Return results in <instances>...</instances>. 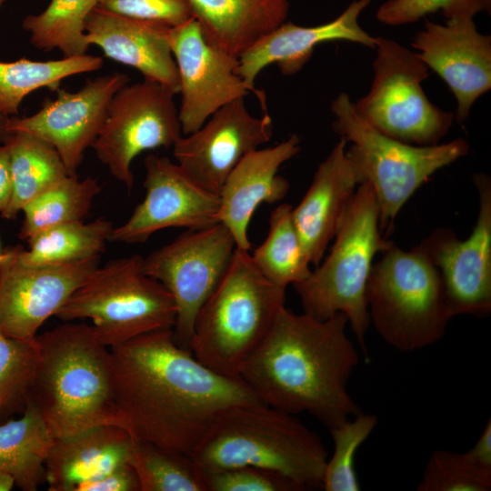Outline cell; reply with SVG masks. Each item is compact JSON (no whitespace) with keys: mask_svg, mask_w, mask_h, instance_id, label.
Returning <instances> with one entry per match:
<instances>
[{"mask_svg":"<svg viewBox=\"0 0 491 491\" xmlns=\"http://www.w3.org/2000/svg\"><path fill=\"white\" fill-rule=\"evenodd\" d=\"M145 167V198L124 224L114 226L109 241L144 243L165 228L199 230L218 223L219 195L193 181L177 164L148 155Z\"/></svg>","mask_w":491,"mask_h":491,"instance_id":"obj_15","label":"cell"},{"mask_svg":"<svg viewBox=\"0 0 491 491\" xmlns=\"http://www.w3.org/2000/svg\"><path fill=\"white\" fill-rule=\"evenodd\" d=\"M5 0H0V6L4 4Z\"/></svg>","mask_w":491,"mask_h":491,"instance_id":"obj_47","label":"cell"},{"mask_svg":"<svg viewBox=\"0 0 491 491\" xmlns=\"http://www.w3.org/2000/svg\"><path fill=\"white\" fill-rule=\"evenodd\" d=\"M38 362L36 337L15 338L0 330V414L25 406Z\"/></svg>","mask_w":491,"mask_h":491,"instance_id":"obj_35","label":"cell"},{"mask_svg":"<svg viewBox=\"0 0 491 491\" xmlns=\"http://www.w3.org/2000/svg\"><path fill=\"white\" fill-rule=\"evenodd\" d=\"M334 130L350 145L346 156L360 184L373 188L379 210L381 234H391L396 217L415 194L437 170L466 155L464 138L444 144L416 145L389 137L362 119L346 93L331 103Z\"/></svg>","mask_w":491,"mask_h":491,"instance_id":"obj_7","label":"cell"},{"mask_svg":"<svg viewBox=\"0 0 491 491\" xmlns=\"http://www.w3.org/2000/svg\"><path fill=\"white\" fill-rule=\"evenodd\" d=\"M171 27L118 15L96 7L85 25L88 45L139 71L144 79L179 94V77L170 45Z\"/></svg>","mask_w":491,"mask_h":491,"instance_id":"obj_22","label":"cell"},{"mask_svg":"<svg viewBox=\"0 0 491 491\" xmlns=\"http://www.w3.org/2000/svg\"><path fill=\"white\" fill-rule=\"evenodd\" d=\"M4 144L9 154L12 192L1 216L12 220L25 205L68 173L57 151L41 138L14 132Z\"/></svg>","mask_w":491,"mask_h":491,"instance_id":"obj_27","label":"cell"},{"mask_svg":"<svg viewBox=\"0 0 491 491\" xmlns=\"http://www.w3.org/2000/svg\"><path fill=\"white\" fill-rule=\"evenodd\" d=\"M176 308L172 296L143 271L139 255L97 266L55 316L65 321L90 319L107 347L143 334L173 329Z\"/></svg>","mask_w":491,"mask_h":491,"instance_id":"obj_9","label":"cell"},{"mask_svg":"<svg viewBox=\"0 0 491 491\" xmlns=\"http://www.w3.org/2000/svg\"><path fill=\"white\" fill-rule=\"evenodd\" d=\"M134 438L116 425L55 437L45 462L49 491H75L90 479L130 463Z\"/></svg>","mask_w":491,"mask_h":491,"instance_id":"obj_24","label":"cell"},{"mask_svg":"<svg viewBox=\"0 0 491 491\" xmlns=\"http://www.w3.org/2000/svg\"><path fill=\"white\" fill-rule=\"evenodd\" d=\"M55 436L38 413L26 403L23 416L0 425V471L13 476L24 491L45 482V462Z\"/></svg>","mask_w":491,"mask_h":491,"instance_id":"obj_26","label":"cell"},{"mask_svg":"<svg viewBox=\"0 0 491 491\" xmlns=\"http://www.w3.org/2000/svg\"><path fill=\"white\" fill-rule=\"evenodd\" d=\"M292 209L290 205L281 204L272 211L265 241L250 254L259 272L285 290L288 285L306 279L312 271L293 221Z\"/></svg>","mask_w":491,"mask_h":491,"instance_id":"obj_30","label":"cell"},{"mask_svg":"<svg viewBox=\"0 0 491 491\" xmlns=\"http://www.w3.org/2000/svg\"><path fill=\"white\" fill-rule=\"evenodd\" d=\"M474 17L426 19L411 46L429 69L448 85L456 100L455 118L465 122L475 102L491 88V37L479 33Z\"/></svg>","mask_w":491,"mask_h":491,"instance_id":"obj_19","label":"cell"},{"mask_svg":"<svg viewBox=\"0 0 491 491\" xmlns=\"http://www.w3.org/2000/svg\"><path fill=\"white\" fill-rule=\"evenodd\" d=\"M368 93L353 103L356 113L380 133L416 145L439 144L455 114L432 104L421 83L428 67L416 53L395 40L378 36Z\"/></svg>","mask_w":491,"mask_h":491,"instance_id":"obj_10","label":"cell"},{"mask_svg":"<svg viewBox=\"0 0 491 491\" xmlns=\"http://www.w3.org/2000/svg\"><path fill=\"white\" fill-rule=\"evenodd\" d=\"M102 65V57L87 54L58 60L0 61V113L15 115L28 94L42 87L56 91L63 79L97 71Z\"/></svg>","mask_w":491,"mask_h":491,"instance_id":"obj_29","label":"cell"},{"mask_svg":"<svg viewBox=\"0 0 491 491\" xmlns=\"http://www.w3.org/2000/svg\"><path fill=\"white\" fill-rule=\"evenodd\" d=\"M204 472L254 466L281 475L303 491L322 486L326 449L288 412L261 401L223 411L190 455Z\"/></svg>","mask_w":491,"mask_h":491,"instance_id":"obj_4","label":"cell"},{"mask_svg":"<svg viewBox=\"0 0 491 491\" xmlns=\"http://www.w3.org/2000/svg\"><path fill=\"white\" fill-rule=\"evenodd\" d=\"M300 149L299 137L291 135L272 147L248 153L226 177L218 193L220 205L216 218L230 231L236 248L251 249L247 230L256 208L263 203L279 202L288 193V181L277 172Z\"/></svg>","mask_w":491,"mask_h":491,"instance_id":"obj_20","label":"cell"},{"mask_svg":"<svg viewBox=\"0 0 491 491\" xmlns=\"http://www.w3.org/2000/svg\"><path fill=\"white\" fill-rule=\"evenodd\" d=\"M340 137L321 162L292 217L310 265L316 266L334 239L359 185Z\"/></svg>","mask_w":491,"mask_h":491,"instance_id":"obj_23","label":"cell"},{"mask_svg":"<svg viewBox=\"0 0 491 491\" xmlns=\"http://www.w3.org/2000/svg\"><path fill=\"white\" fill-rule=\"evenodd\" d=\"M170 45L179 77L178 118L184 135L249 93L266 109L264 92L248 85L236 73L238 57L211 45L195 17L171 29Z\"/></svg>","mask_w":491,"mask_h":491,"instance_id":"obj_14","label":"cell"},{"mask_svg":"<svg viewBox=\"0 0 491 491\" xmlns=\"http://www.w3.org/2000/svg\"><path fill=\"white\" fill-rule=\"evenodd\" d=\"M441 10L448 19L471 16L482 10H489L484 0H387L376 11V19L387 25H402L418 21L429 14Z\"/></svg>","mask_w":491,"mask_h":491,"instance_id":"obj_37","label":"cell"},{"mask_svg":"<svg viewBox=\"0 0 491 491\" xmlns=\"http://www.w3.org/2000/svg\"><path fill=\"white\" fill-rule=\"evenodd\" d=\"M381 254L366 286L370 323L401 353L436 343L453 318L437 269L418 246L405 251L394 243Z\"/></svg>","mask_w":491,"mask_h":491,"instance_id":"obj_8","label":"cell"},{"mask_svg":"<svg viewBox=\"0 0 491 491\" xmlns=\"http://www.w3.org/2000/svg\"><path fill=\"white\" fill-rule=\"evenodd\" d=\"M347 325L342 313L319 320L283 306L239 378L263 403L332 428L362 412L347 390L359 363Z\"/></svg>","mask_w":491,"mask_h":491,"instance_id":"obj_2","label":"cell"},{"mask_svg":"<svg viewBox=\"0 0 491 491\" xmlns=\"http://www.w3.org/2000/svg\"><path fill=\"white\" fill-rule=\"evenodd\" d=\"M99 0H51L46 8L25 17L23 28L30 42L44 51L59 50L64 57L86 54L85 25Z\"/></svg>","mask_w":491,"mask_h":491,"instance_id":"obj_32","label":"cell"},{"mask_svg":"<svg viewBox=\"0 0 491 491\" xmlns=\"http://www.w3.org/2000/svg\"><path fill=\"white\" fill-rule=\"evenodd\" d=\"M370 2L356 0L336 19L316 26L284 22L238 57L236 73L255 87L258 74L270 65L276 64L285 75L300 71L321 43L342 40L375 48L377 37L366 32L358 21Z\"/></svg>","mask_w":491,"mask_h":491,"instance_id":"obj_21","label":"cell"},{"mask_svg":"<svg viewBox=\"0 0 491 491\" xmlns=\"http://www.w3.org/2000/svg\"><path fill=\"white\" fill-rule=\"evenodd\" d=\"M285 301L286 290L259 272L248 251L235 248L225 275L196 316L189 350L215 372L239 377Z\"/></svg>","mask_w":491,"mask_h":491,"instance_id":"obj_5","label":"cell"},{"mask_svg":"<svg viewBox=\"0 0 491 491\" xmlns=\"http://www.w3.org/2000/svg\"><path fill=\"white\" fill-rule=\"evenodd\" d=\"M0 264V330L32 340L98 266L99 258L64 265L29 266L6 251Z\"/></svg>","mask_w":491,"mask_h":491,"instance_id":"obj_18","label":"cell"},{"mask_svg":"<svg viewBox=\"0 0 491 491\" xmlns=\"http://www.w3.org/2000/svg\"><path fill=\"white\" fill-rule=\"evenodd\" d=\"M10 117L5 116V115L0 113V142H3L5 140V138L10 134L7 130V124Z\"/></svg>","mask_w":491,"mask_h":491,"instance_id":"obj_44","label":"cell"},{"mask_svg":"<svg viewBox=\"0 0 491 491\" xmlns=\"http://www.w3.org/2000/svg\"><path fill=\"white\" fill-rule=\"evenodd\" d=\"M110 360L120 426L166 450L190 456L223 411L261 401L241 378L215 372L179 346L173 329L110 347Z\"/></svg>","mask_w":491,"mask_h":491,"instance_id":"obj_1","label":"cell"},{"mask_svg":"<svg viewBox=\"0 0 491 491\" xmlns=\"http://www.w3.org/2000/svg\"><path fill=\"white\" fill-rule=\"evenodd\" d=\"M378 218L373 188L367 183L358 185L329 254L306 279L293 285L304 313L319 320L337 313L346 316L366 361V335L371 324L367 281L375 256L394 244L381 234Z\"/></svg>","mask_w":491,"mask_h":491,"instance_id":"obj_6","label":"cell"},{"mask_svg":"<svg viewBox=\"0 0 491 491\" xmlns=\"http://www.w3.org/2000/svg\"><path fill=\"white\" fill-rule=\"evenodd\" d=\"M377 416L363 412L329 428L334 452L327 458L322 486L326 491H358L355 456L360 446L377 426Z\"/></svg>","mask_w":491,"mask_h":491,"instance_id":"obj_34","label":"cell"},{"mask_svg":"<svg viewBox=\"0 0 491 491\" xmlns=\"http://www.w3.org/2000/svg\"><path fill=\"white\" fill-rule=\"evenodd\" d=\"M100 191L93 177L66 175L24 206L20 238L28 241L51 227L84 221Z\"/></svg>","mask_w":491,"mask_h":491,"instance_id":"obj_31","label":"cell"},{"mask_svg":"<svg viewBox=\"0 0 491 491\" xmlns=\"http://www.w3.org/2000/svg\"><path fill=\"white\" fill-rule=\"evenodd\" d=\"M273 121L267 112L254 116L245 99L215 112L197 130L174 144L176 164L196 184L218 195L228 175L248 153L267 143Z\"/></svg>","mask_w":491,"mask_h":491,"instance_id":"obj_17","label":"cell"},{"mask_svg":"<svg viewBox=\"0 0 491 491\" xmlns=\"http://www.w3.org/2000/svg\"><path fill=\"white\" fill-rule=\"evenodd\" d=\"M12 192L9 154L7 146L0 145V214L7 206Z\"/></svg>","mask_w":491,"mask_h":491,"instance_id":"obj_42","label":"cell"},{"mask_svg":"<svg viewBox=\"0 0 491 491\" xmlns=\"http://www.w3.org/2000/svg\"><path fill=\"white\" fill-rule=\"evenodd\" d=\"M469 459L478 466L491 469V419L486 426L472 448L465 452Z\"/></svg>","mask_w":491,"mask_h":491,"instance_id":"obj_41","label":"cell"},{"mask_svg":"<svg viewBox=\"0 0 491 491\" xmlns=\"http://www.w3.org/2000/svg\"><path fill=\"white\" fill-rule=\"evenodd\" d=\"M488 10H490V0H484Z\"/></svg>","mask_w":491,"mask_h":491,"instance_id":"obj_46","label":"cell"},{"mask_svg":"<svg viewBox=\"0 0 491 491\" xmlns=\"http://www.w3.org/2000/svg\"><path fill=\"white\" fill-rule=\"evenodd\" d=\"M6 256H7V252L6 251L4 252V253H1V251H0V264L5 260Z\"/></svg>","mask_w":491,"mask_h":491,"instance_id":"obj_45","label":"cell"},{"mask_svg":"<svg viewBox=\"0 0 491 491\" xmlns=\"http://www.w3.org/2000/svg\"><path fill=\"white\" fill-rule=\"evenodd\" d=\"M75 491H140V486L135 469L127 463L80 484Z\"/></svg>","mask_w":491,"mask_h":491,"instance_id":"obj_40","label":"cell"},{"mask_svg":"<svg viewBox=\"0 0 491 491\" xmlns=\"http://www.w3.org/2000/svg\"><path fill=\"white\" fill-rule=\"evenodd\" d=\"M113 223L105 218L72 222L46 229L30 240L29 247H15L25 265H64L99 258L109 241Z\"/></svg>","mask_w":491,"mask_h":491,"instance_id":"obj_28","label":"cell"},{"mask_svg":"<svg viewBox=\"0 0 491 491\" xmlns=\"http://www.w3.org/2000/svg\"><path fill=\"white\" fill-rule=\"evenodd\" d=\"M208 491H303L288 478L254 466L205 472Z\"/></svg>","mask_w":491,"mask_h":491,"instance_id":"obj_38","label":"cell"},{"mask_svg":"<svg viewBox=\"0 0 491 491\" xmlns=\"http://www.w3.org/2000/svg\"><path fill=\"white\" fill-rule=\"evenodd\" d=\"M205 39L239 57L286 22L288 0H187Z\"/></svg>","mask_w":491,"mask_h":491,"instance_id":"obj_25","label":"cell"},{"mask_svg":"<svg viewBox=\"0 0 491 491\" xmlns=\"http://www.w3.org/2000/svg\"><path fill=\"white\" fill-rule=\"evenodd\" d=\"M97 7L118 15L171 28L194 17L187 0H99Z\"/></svg>","mask_w":491,"mask_h":491,"instance_id":"obj_39","label":"cell"},{"mask_svg":"<svg viewBox=\"0 0 491 491\" xmlns=\"http://www.w3.org/2000/svg\"><path fill=\"white\" fill-rule=\"evenodd\" d=\"M39 362L25 404L40 414L55 437L116 425L110 348L92 325L70 323L36 336Z\"/></svg>","mask_w":491,"mask_h":491,"instance_id":"obj_3","label":"cell"},{"mask_svg":"<svg viewBox=\"0 0 491 491\" xmlns=\"http://www.w3.org/2000/svg\"><path fill=\"white\" fill-rule=\"evenodd\" d=\"M478 214L470 235L460 240L453 230L437 228L418 247L437 269L452 316L486 317L491 312V180L474 175Z\"/></svg>","mask_w":491,"mask_h":491,"instance_id":"obj_13","label":"cell"},{"mask_svg":"<svg viewBox=\"0 0 491 491\" xmlns=\"http://www.w3.org/2000/svg\"><path fill=\"white\" fill-rule=\"evenodd\" d=\"M175 95L162 85L144 79L126 84L111 100L91 147L128 191L134 186L133 160L144 151L173 146L182 135Z\"/></svg>","mask_w":491,"mask_h":491,"instance_id":"obj_12","label":"cell"},{"mask_svg":"<svg viewBox=\"0 0 491 491\" xmlns=\"http://www.w3.org/2000/svg\"><path fill=\"white\" fill-rule=\"evenodd\" d=\"M236 248L230 231L221 223L188 230L143 258L145 274L172 296L175 308L173 336L189 350L196 316L225 275Z\"/></svg>","mask_w":491,"mask_h":491,"instance_id":"obj_11","label":"cell"},{"mask_svg":"<svg viewBox=\"0 0 491 491\" xmlns=\"http://www.w3.org/2000/svg\"><path fill=\"white\" fill-rule=\"evenodd\" d=\"M129 80L126 74L115 72L86 80L75 92L58 89L56 98L46 101L35 114L10 117L7 130L47 142L57 151L68 175H76L85 151L102 129L113 96Z\"/></svg>","mask_w":491,"mask_h":491,"instance_id":"obj_16","label":"cell"},{"mask_svg":"<svg viewBox=\"0 0 491 491\" xmlns=\"http://www.w3.org/2000/svg\"><path fill=\"white\" fill-rule=\"evenodd\" d=\"M130 463L140 491H208L205 472L189 455L134 439Z\"/></svg>","mask_w":491,"mask_h":491,"instance_id":"obj_33","label":"cell"},{"mask_svg":"<svg viewBox=\"0 0 491 491\" xmlns=\"http://www.w3.org/2000/svg\"><path fill=\"white\" fill-rule=\"evenodd\" d=\"M491 469L482 467L466 453L434 450L426 466L417 491H489Z\"/></svg>","mask_w":491,"mask_h":491,"instance_id":"obj_36","label":"cell"},{"mask_svg":"<svg viewBox=\"0 0 491 491\" xmlns=\"http://www.w3.org/2000/svg\"><path fill=\"white\" fill-rule=\"evenodd\" d=\"M15 485V480L12 476L0 471V491H10Z\"/></svg>","mask_w":491,"mask_h":491,"instance_id":"obj_43","label":"cell"}]
</instances>
